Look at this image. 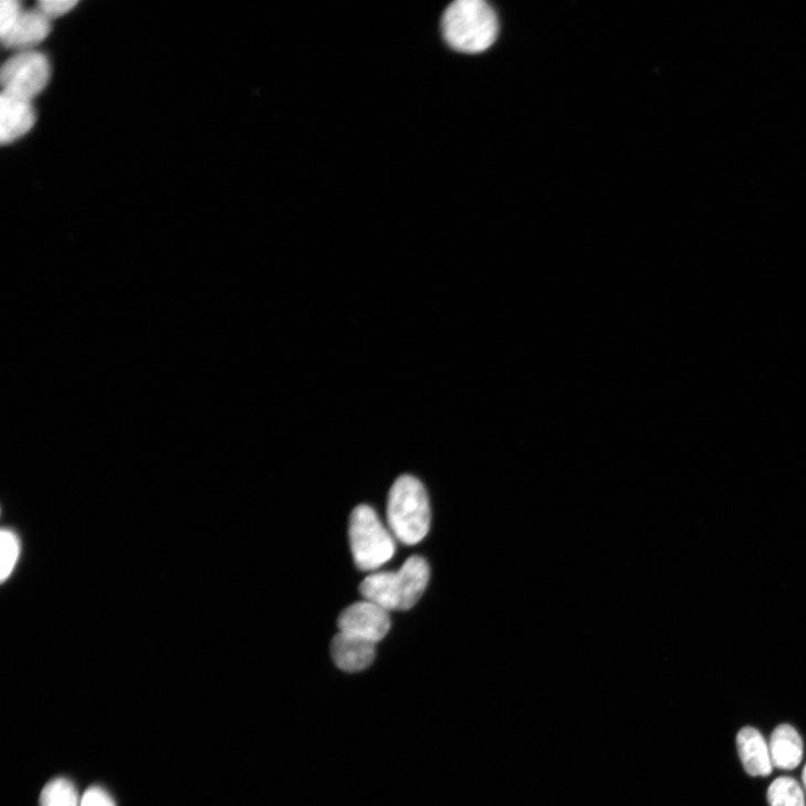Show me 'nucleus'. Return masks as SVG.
Returning a JSON list of instances; mask_svg holds the SVG:
<instances>
[{
  "instance_id": "13",
  "label": "nucleus",
  "mask_w": 806,
  "mask_h": 806,
  "mask_svg": "<svg viewBox=\"0 0 806 806\" xmlns=\"http://www.w3.org/2000/svg\"><path fill=\"white\" fill-rule=\"evenodd\" d=\"M40 806H80L75 786L66 778L52 779L41 793Z\"/></svg>"
},
{
  "instance_id": "10",
  "label": "nucleus",
  "mask_w": 806,
  "mask_h": 806,
  "mask_svg": "<svg viewBox=\"0 0 806 806\" xmlns=\"http://www.w3.org/2000/svg\"><path fill=\"white\" fill-rule=\"evenodd\" d=\"M741 761L751 776H768L773 771L770 746L762 734L752 728L743 729L737 735Z\"/></svg>"
},
{
  "instance_id": "12",
  "label": "nucleus",
  "mask_w": 806,
  "mask_h": 806,
  "mask_svg": "<svg viewBox=\"0 0 806 806\" xmlns=\"http://www.w3.org/2000/svg\"><path fill=\"white\" fill-rule=\"evenodd\" d=\"M767 799L771 806H805L799 784L789 777L776 778L768 788Z\"/></svg>"
},
{
  "instance_id": "7",
  "label": "nucleus",
  "mask_w": 806,
  "mask_h": 806,
  "mask_svg": "<svg viewBox=\"0 0 806 806\" xmlns=\"http://www.w3.org/2000/svg\"><path fill=\"white\" fill-rule=\"evenodd\" d=\"M36 113L31 101L3 93L0 96V143L9 145L34 127Z\"/></svg>"
},
{
  "instance_id": "8",
  "label": "nucleus",
  "mask_w": 806,
  "mask_h": 806,
  "mask_svg": "<svg viewBox=\"0 0 806 806\" xmlns=\"http://www.w3.org/2000/svg\"><path fill=\"white\" fill-rule=\"evenodd\" d=\"M331 650L336 666L346 672L363 671L376 658V643L344 632L334 637Z\"/></svg>"
},
{
  "instance_id": "11",
  "label": "nucleus",
  "mask_w": 806,
  "mask_h": 806,
  "mask_svg": "<svg viewBox=\"0 0 806 806\" xmlns=\"http://www.w3.org/2000/svg\"><path fill=\"white\" fill-rule=\"evenodd\" d=\"M770 753L773 766L792 771L802 762V739L792 726L781 725L772 734Z\"/></svg>"
},
{
  "instance_id": "3",
  "label": "nucleus",
  "mask_w": 806,
  "mask_h": 806,
  "mask_svg": "<svg viewBox=\"0 0 806 806\" xmlns=\"http://www.w3.org/2000/svg\"><path fill=\"white\" fill-rule=\"evenodd\" d=\"M388 523L397 540L407 546L419 544L430 527V505L426 489L411 475L400 477L388 499Z\"/></svg>"
},
{
  "instance_id": "6",
  "label": "nucleus",
  "mask_w": 806,
  "mask_h": 806,
  "mask_svg": "<svg viewBox=\"0 0 806 806\" xmlns=\"http://www.w3.org/2000/svg\"><path fill=\"white\" fill-rule=\"evenodd\" d=\"M339 632L378 643L391 627L389 611L370 601H360L347 607L337 620Z\"/></svg>"
},
{
  "instance_id": "18",
  "label": "nucleus",
  "mask_w": 806,
  "mask_h": 806,
  "mask_svg": "<svg viewBox=\"0 0 806 806\" xmlns=\"http://www.w3.org/2000/svg\"><path fill=\"white\" fill-rule=\"evenodd\" d=\"M802 779H803L804 786L806 788V765H805V767L803 770Z\"/></svg>"
},
{
  "instance_id": "4",
  "label": "nucleus",
  "mask_w": 806,
  "mask_h": 806,
  "mask_svg": "<svg viewBox=\"0 0 806 806\" xmlns=\"http://www.w3.org/2000/svg\"><path fill=\"white\" fill-rule=\"evenodd\" d=\"M348 534L355 565L364 572L380 568L396 553L392 534L386 528L376 511L368 505L353 510Z\"/></svg>"
},
{
  "instance_id": "5",
  "label": "nucleus",
  "mask_w": 806,
  "mask_h": 806,
  "mask_svg": "<svg viewBox=\"0 0 806 806\" xmlns=\"http://www.w3.org/2000/svg\"><path fill=\"white\" fill-rule=\"evenodd\" d=\"M50 78V61L35 50L17 53L4 63L0 73L3 93L31 102L43 92Z\"/></svg>"
},
{
  "instance_id": "15",
  "label": "nucleus",
  "mask_w": 806,
  "mask_h": 806,
  "mask_svg": "<svg viewBox=\"0 0 806 806\" xmlns=\"http://www.w3.org/2000/svg\"><path fill=\"white\" fill-rule=\"evenodd\" d=\"M23 13L21 2H18V0H3L0 4V38L6 36L14 28Z\"/></svg>"
},
{
  "instance_id": "17",
  "label": "nucleus",
  "mask_w": 806,
  "mask_h": 806,
  "mask_svg": "<svg viewBox=\"0 0 806 806\" xmlns=\"http://www.w3.org/2000/svg\"><path fill=\"white\" fill-rule=\"evenodd\" d=\"M80 806H116V804L104 788L92 787L83 794Z\"/></svg>"
},
{
  "instance_id": "9",
  "label": "nucleus",
  "mask_w": 806,
  "mask_h": 806,
  "mask_svg": "<svg viewBox=\"0 0 806 806\" xmlns=\"http://www.w3.org/2000/svg\"><path fill=\"white\" fill-rule=\"evenodd\" d=\"M51 20L38 9L24 11L14 28L2 38L4 48L19 52L34 51L50 35Z\"/></svg>"
},
{
  "instance_id": "1",
  "label": "nucleus",
  "mask_w": 806,
  "mask_h": 806,
  "mask_svg": "<svg viewBox=\"0 0 806 806\" xmlns=\"http://www.w3.org/2000/svg\"><path fill=\"white\" fill-rule=\"evenodd\" d=\"M441 31L447 44L456 51L477 54L494 44L499 20L483 0H458L446 9Z\"/></svg>"
},
{
  "instance_id": "14",
  "label": "nucleus",
  "mask_w": 806,
  "mask_h": 806,
  "mask_svg": "<svg viewBox=\"0 0 806 806\" xmlns=\"http://www.w3.org/2000/svg\"><path fill=\"white\" fill-rule=\"evenodd\" d=\"M0 546H2L0 547L2 549L0 576L6 582L11 576L20 556L21 546L18 535L12 530L4 528L0 536Z\"/></svg>"
},
{
  "instance_id": "16",
  "label": "nucleus",
  "mask_w": 806,
  "mask_h": 806,
  "mask_svg": "<svg viewBox=\"0 0 806 806\" xmlns=\"http://www.w3.org/2000/svg\"><path fill=\"white\" fill-rule=\"evenodd\" d=\"M77 4V0H42L38 3L36 9L52 21L66 15Z\"/></svg>"
},
{
  "instance_id": "2",
  "label": "nucleus",
  "mask_w": 806,
  "mask_h": 806,
  "mask_svg": "<svg viewBox=\"0 0 806 806\" xmlns=\"http://www.w3.org/2000/svg\"><path fill=\"white\" fill-rule=\"evenodd\" d=\"M430 577L427 562L410 557L398 572L377 573L360 585L363 596L389 610H408L422 596Z\"/></svg>"
}]
</instances>
